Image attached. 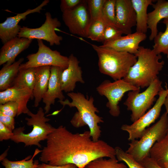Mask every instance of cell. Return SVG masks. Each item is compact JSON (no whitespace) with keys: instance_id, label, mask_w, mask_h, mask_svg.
<instances>
[{"instance_id":"obj_11","label":"cell","mask_w":168,"mask_h":168,"mask_svg":"<svg viewBox=\"0 0 168 168\" xmlns=\"http://www.w3.org/2000/svg\"><path fill=\"white\" fill-rule=\"evenodd\" d=\"M44 22L40 27L31 28L23 26L21 28L18 36L32 40H44L49 42L51 46L59 45L62 40V36L55 32L56 29L60 27L61 23L57 18H53L50 13H45Z\"/></svg>"},{"instance_id":"obj_1","label":"cell","mask_w":168,"mask_h":168,"mask_svg":"<svg viewBox=\"0 0 168 168\" xmlns=\"http://www.w3.org/2000/svg\"><path fill=\"white\" fill-rule=\"evenodd\" d=\"M114 157L115 148L102 140L93 141L90 131L73 133L61 125L48 136L39 160L52 165L71 164L84 168L97 158Z\"/></svg>"},{"instance_id":"obj_20","label":"cell","mask_w":168,"mask_h":168,"mask_svg":"<svg viewBox=\"0 0 168 168\" xmlns=\"http://www.w3.org/2000/svg\"><path fill=\"white\" fill-rule=\"evenodd\" d=\"M50 68L49 66L36 68L35 82L33 90L35 107L39 105L47 90L50 75Z\"/></svg>"},{"instance_id":"obj_5","label":"cell","mask_w":168,"mask_h":168,"mask_svg":"<svg viewBox=\"0 0 168 168\" xmlns=\"http://www.w3.org/2000/svg\"><path fill=\"white\" fill-rule=\"evenodd\" d=\"M27 114L30 118L26 117L25 119L28 126H32V131L25 133L23 132L24 127L15 129L11 140L16 143H24L25 147L35 145L41 148L40 142L46 140L55 128L47 123L50 119L45 117V112L42 107L39 108L36 114L30 110Z\"/></svg>"},{"instance_id":"obj_40","label":"cell","mask_w":168,"mask_h":168,"mask_svg":"<svg viewBox=\"0 0 168 168\" xmlns=\"http://www.w3.org/2000/svg\"><path fill=\"white\" fill-rule=\"evenodd\" d=\"M164 105H165L166 109V112L168 115V94L167 96Z\"/></svg>"},{"instance_id":"obj_41","label":"cell","mask_w":168,"mask_h":168,"mask_svg":"<svg viewBox=\"0 0 168 168\" xmlns=\"http://www.w3.org/2000/svg\"><path fill=\"white\" fill-rule=\"evenodd\" d=\"M34 168H43V164H39L37 166Z\"/></svg>"},{"instance_id":"obj_34","label":"cell","mask_w":168,"mask_h":168,"mask_svg":"<svg viewBox=\"0 0 168 168\" xmlns=\"http://www.w3.org/2000/svg\"><path fill=\"white\" fill-rule=\"evenodd\" d=\"M18 105L16 102L10 101L0 104V113L5 115L15 117L17 116Z\"/></svg>"},{"instance_id":"obj_19","label":"cell","mask_w":168,"mask_h":168,"mask_svg":"<svg viewBox=\"0 0 168 168\" xmlns=\"http://www.w3.org/2000/svg\"><path fill=\"white\" fill-rule=\"evenodd\" d=\"M146 38V34L136 32L126 36H122L115 40L103 44L101 45L135 55L139 49L140 43Z\"/></svg>"},{"instance_id":"obj_39","label":"cell","mask_w":168,"mask_h":168,"mask_svg":"<svg viewBox=\"0 0 168 168\" xmlns=\"http://www.w3.org/2000/svg\"><path fill=\"white\" fill-rule=\"evenodd\" d=\"M42 164L43 168H77L75 165L71 164L61 166H54L45 163Z\"/></svg>"},{"instance_id":"obj_24","label":"cell","mask_w":168,"mask_h":168,"mask_svg":"<svg viewBox=\"0 0 168 168\" xmlns=\"http://www.w3.org/2000/svg\"><path fill=\"white\" fill-rule=\"evenodd\" d=\"M149 156L164 168L165 164L168 162V132L164 138L154 144L149 151Z\"/></svg>"},{"instance_id":"obj_13","label":"cell","mask_w":168,"mask_h":168,"mask_svg":"<svg viewBox=\"0 0 168 168\" xmlns=\"http://www.w3.org/2000/svg\"><path fill=\"white\" fill-rule=\"evenodd\" d=\"M49 0H44L38 6L33 9H29L25 12L17 13L14 16L7 18L0 24V38L4 44L10 40L18 36L21 28L18 24L21 20H25L28 15L35 12L40 13L42 8L47 5Z\"/></svg>"},{"instance_id":"obj_38","label":"cell","mask_w":168,"mask_h":168,"mask_svg":"<svg viewBox=\"0 0 168 168\" xmlns=\"http://www.w3.org/2000/svg\"><path fill=\"white\" fill-rule=\"evenodd\" d=\"M140 163L145 168H163L159 166L149 156L144 158Z\"/></svg>"},{"instance_id":"obj_29","label":"cell","mask_w":168,"mask_h":168,"mask_svg":"<svg viewBox=\"0 0 168 168\" xmlns=\"http://www.w3.org/2000/svg\"><path fill=\"white\" fill-rule=\"evenodd\" d=\"M116 157L108 159L100 157L89 163L84 168H128L123 163H119Z\"/></svg>"},{"instance_id":"obj_28","label":"cell","mask_w":168,"mask_h":168,"mask_svg":"<svg viewBox=\"0 0 168 168\" xmlns=\"http://www.w3.org/2000/svg\"><path fill=\"white\" fill-rule=\"evenodd\" d=\"M107 25L102 17L91 21L87 38L93 41L102 42L104 30Z\"/></svg>"},{"instance_id":"obj_4","label":"cell","mask_w":168,"mask_h":168,"mask_svg":"<svg viewBox=\"0 0 168 168\" xmlns=\"http://www.w3.org/2000/svg\"><path fill=\"white\" fill-rule=\"evenodd\" d=\"M91 45L98 56L100 72L114 81L123 79L137 61L135 54L101 45Z\"/></svg>"},{"instance_id":"obj_32","label":"cell","mask_w":168,"mask_h":168,"mask_svg":"<svg viewBox=\"0 0 168 168\" xmlns=\"http://www.w3.org/2000/svg\"><path fill=\"white\" fill-rule=\"evenodd\" d=\"M106 0H87L91 21L101 17L102 11Z\"/></svg>"},{"instance_id":"obj_26","label":"cell","mask_w":168,"mask_h":168,"mask_svg":"<svg viewBox=\"0 0 168 168\" xmlns=\"http://www.w3.org/2000/svg\"><path fill=\"white\" fill-rule=\"evenodd\" d=\"M42 150L36 148L32 156H29L18 161H11L5 158L1 161V164L5 168H34L37 166L39 164L37 161L34 162L33 159Z\"/></svg>"},{"instance_id":"obj_35","label":"cell","mask_w":168,"mask_h":168,"mask_svg":"<svg viewBox=\"0 0 168 168\" xmlns=\"http://www.w3.org/2000/svg\"><path fill=\"white\" fill-rule=\"evenodd\" d=\"M83 0H61L60 8L62 12L72 10L81 4Z\"/></svg>"},{"instance_id":"obj_12","label":"cell","mask_w":168,"mask_h":168,"mask_svg":"<svg viewBox=\"0 0 168 168\" xmlns=\"http://www.w3.org/2000/svg\"><path fill=\"white\" fill-rule=\"evenodd\" d=\"M62 19L71 33L87 37L91 20L86 1L83 0L74 9L63 12Z\"/></svg>"},{"instance_id":"obj_31","label":"cell","mask_w":168,"mask_h":168,"mask_svg":"<svg viewBox=\"0 0 168 168\" xmlns=\"http://www.w3.org/2000/svg\"><path fill=\"white\" fill-rule=\"evenodd\" d=\"M116 157L119 161L125 163L128 168H145L140 162L137 161L133 156L124 151L119 147H115Z\"/></svg>"},{"instance_id":"obj_6","label":"cell","mask_w":168,"mask_h":168,"mask_svg":"<svg viewBox=\"0 0 168 168\" xmlns=\"http://www.w3.org/2000/svg\"><path fill=\"white\" fill-rule=\"evenodd\" d=\"M168 132V115L164 112L159 120L146 129L139 140H134L128 144L126 151L140 162L149 156V151L154 144L164 138Z\"/></svg>"},{"instance_id":"obj_17","label":"cell","mask_w":168,"mask_h":168,"mask_svg":"<svg viewBox=\"0 0 168 168\" xmlns=\"http://www.w3.org/2000/svg\"><path fill=\"white\" fill-rule=\"evenodd\" d=\"M33 91L27 88H18L12 87L0 92V104L10 101H14L18 105L16 116L22 114H27L30 111L27 104L30 99H33Z\"/></svg>"},{"instance_id":"obj_8","label":"cell","mask_w":168,"mask_h":168,"mask_svg":"<svg viewBox=\"0 0 168 168\" xmlns=\"http://www.w3.org/2000/svg\"><path fill=\"white\" fill-rule=\"evenodd\" d=\"M96 90L99 95L107 99L106 106L109 109L110 114L118 117L120 114L119 104L125 93L131 91H140V88L122 79L113 82L105 80L96 87Z\"/></svg>"},{"instance_id":"obj_22","label":"cell","mask_w":168,"mask_h":168,"mask_svg":"<svg viewBox=\"0 0 168 168\" xmlns=\"http://www.w3.org/2000/svg\"><path fill=\"white\" fill-rule=\"evenodd\" d=\"M152 0H131L136 14V32L146 34L148 28L147 7L152 5Z\"/></svg>"},{"instance_id":"obj_36","label":"cell","mask_w":168,"mask_h":168,"mask_svg":"<svg viewBox=\"0 0 168 168\" xmlns=\"http://www.w3.org/2000/svg\"><path fill=\"white\" fill-rule=\"evenodd\" d=\"M0 122L11 131L15 129L14 117L7 116L0 113Z\"/></svg>"},{"instance_id":"obj_21","label":"cell","mask_w":168,"mask_h":168,"mask_svg":"<svg viewBox=\"0 0 168 168\" xmlns=\"http://www.w3.org/2000/svg\"><path fill=\"white\" fill-rule=\"evenodd\" d=\"M152 6L154 9L148 13L147 19L148 28L151 32L149 39L151 41L158 34V23L161 19L168 18V1L158 0Z\"/></svg>"},{"instance_id":"obj_33","label":"cell","mask_w":168,"mask_h":168,"mask_svg":"<svg viewBox=\"0 0 168 168\" xmlns=\"http://www.w3.org/2000/svg\"><path fill=\"white\" fill-rule=\"evenodd\" d=\"M123 34L116 26L107 25L105 29L102 42L103 44L115 40Z\"/></svg>"},{"instance_id":"obj_16","label":"cell","mask_w":168,"mask_h":168,"mask_svg":"<svg viewBox=\"0 0 168 168\" xmlns=\"http://www.w3.org/2000/svg\"><path fill=\"white\" fill-rule=\"evenodd\" d=\"M68 58V66L63 71L61 77V88L63 91L69 93L73 92L76 83H85L82 77V72L79 65L77 58L72 54Z\"/></svg>"},{"instance_id":"obj_27","label":"cell","mask_w":168,"mask_h":168,"mask_svg":"<svg viewBox=\"0 0 168 168\" xmlns=\"http://www.w3.org/2000/svg\"><path fill=\"white\" fill-rule=\"evenodd\" d=\"M162 22L166 25V30L159 32L154 38L152 49L157 54L163 53L166 55L168 58V18L164 19Z\"/></svg>"},{"instance_id":"obj_43","label":"cell","mask_w":168,"mask_h":168,"mask_svg":"<svg viewBox=\"0 0 168 168\" xmlns=\"http://www.w3.org/2000/svg\"></svg>"},{"instance_id":"obj_23","label":"cell","mask_w":168,"mask_h":168,"mask_svg":"<svg viewBox=\"0 0 168 168\" xmlns=\"http://www.w3.org/2000/svg\"><path fill=\"white\" fill-rule=\"evenodd\" d=\"M24 60L23 58L11 65L4 64L0 70V91H4L12 86L13 82Z\"/></svg>"},{"instance_id":"obj_15","label":"cell","mask_w":168,"mask_h":168,"mask_svg":"<svg viewBox=\"0 0 168 168\" xmlns=\"http://www.w3.org/2000/svg\"><path fill=\"white\" fill-rule=\"evenodd\" d=\"M64 69L52 66L50 68V75L47 90L42 99L45 104L44 108L45 114L48 113L51 106L54 104L55 99L63 100L65 97L61 88V77Z\"/></svg>"},{"instance_id":"obj_14","label":"cell","mask_w":168,"mask_h":168,"mask_svg":"<svg viewBox=\"0 0 168 168\" xmlns=\"http://www.w3.org/2000/svg\"><path fill=\"white\" fill-rule=\"evenodd\" d=\"M116 26L123 34L132 33L136 26V14L131 0H116Z\"/></svg>"},{"instance_id":"obj_7","label":"cell","mask_w":168,"mask_h":168,"mask_svg":"<svg viewBox=\"0 0 168 168\" xmlns=\"http://www.w3.org/2000/svg\"><path fill=\"white\" fill-rule=\"evenodd\" d=\"M162 84V82L157 77L141 93L137 90L128 92L124 104L127 110L131 112L130 120L133 123L142 117L151 107L156 100V96L163 88Z\"/></svg>"},{"instance_id":"obj_25","label":"cell","mask_w":168,"mask_h":168,"mask_svg":"<svg viewBox=\"0 0 168 168\" xmlns=\"http://www.w3.org/2000/svg\"><path fill=\"white\" fill-rule=\"evenodd\" d=\"M36 68L20 69L12 87L27 88L33 91L35 82Z\"/></svg>"},{"instance_id":"obj_37","label":"cell","mask_w":168,"mask_h":168,"mask_svg":"<svg viewBox=\"0 0 168 168\" xmlns=\"http://www.w3.org/2000/svg\"><path fill=\"white\" fill-rule=\"evenodd\" d=\"M13 135V131L0 122V141L11 139Z\"/></svg>"},{"instance_id":"obj_9","label":"cell","mask_w":168,"mask_h":168,"mask_svg":"<svg viewBox=\"0 0 168 168\" xmlns=\"http://www.w3.org/2000/svg\"><path fill=\"white\" fill-rule=\"evenodd\" d=\"M166 89L163 88L159 92V97L154 105L138 119L130 125L124 124L121 129L128 134V139L131 141L140 138L147 128L159 117L168 94V87L166 84Z\"/></svg>"},{"instance_id":"obj_18","label":"cell","mask_w":168,"mask_h":168,"mask_svg":"<svg viewBox=\"0 0 168 168\" xmlns=\"http://www.w3.org/2000/svg\"><path fill=\"white\" fill-rule=\"evenodd\" d=\"M32 40L17 36L4 44L0 49V65L14 63L18 55L29 46Z\"/></svg>"},{"instance_id":"obj_2","label":"cell","mask_w":168,"mask_h":168,"mask_svg":"<svg viewBox=\"0 0 168 168\" xmlns=\"http://www.w3.org/2000/svg\"><path fill=\"white\" fill-rule=\"evenodd\" d=\"M67 95L71 101L66 99L58 102L63 107L67 105L77 109L70 120L71 124L76 128L87 126L92 139L95 141L99 140L101 131L98 124L104 121L103 118L96 114L99 111L94 105V98L91 96L89 98H86L83 94L79 92L68 93Z\"/></svg>"},{"instance_id":"obj_42","label":"cell","mask_w":168,"mask_h":168,"mask_svg":"<svg viewBox=\"0 0 168 168\" xmlns=\"http://www.w3.org/2000/svg\"><path fill=\"white\" fill-rule=\"evenodd\" d=\"M164 168H168V162L165 164Z\"/></svg>"},{"instance_id":"obj_3","label":"cell","mask_w":168,"mask_h":168,"mask_svg":"<svg viewBox=\"0 0 168 168\" xmlns=\"http://www.w3.org/2000/svg\"><path fill=\"white\" fill-rule=\"evenodd\" d=\"M135 55L137 58L136 63L123 79L137 87H147L158 77L165 62L160 61L162 58L161 54L142 46H139Z\"/></svg>"},{"instance_id":"obj_30","label":"cell","mask_w":168,"mask_h":168,"mask_svg":"<svg viewBox=\"0 0 168 168\" xmlns=\"http://www.w3.org/2000/svg\"><path fill=\"white\" fill-rule=\"evenodd\" d=\"M102 17L107 25L116 26V0H106L103 8Z\"/></svg>"},{"instance_id":"obj_10","label":"cell","mask_w":168,"mask_h":168,"mask_svg":"<svg viewBox=\"0 0 168 168\" xmlns=\"http://www.w3.org/2000/svg\"><path fill=\"white\" fill-rule=\"evenodd\" d=\"M37 52L28 55L27 61L21 64L20 69L46 66H57L64 69L67 68L68 57L62 55L56 50H52L44 44L42 40H37Z\"/></svg>"}]
</instances>
